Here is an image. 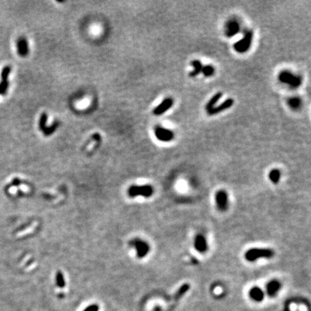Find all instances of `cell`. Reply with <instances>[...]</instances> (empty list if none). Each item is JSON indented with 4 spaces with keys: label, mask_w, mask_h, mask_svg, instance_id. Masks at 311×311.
<instances>
[{
    "label": "cell",
    "mask_w": 311,
    "mask_h": 311,
    "mask_svg": "<svg viewBox=\"0 0 311 311\" xmlns=\"http://www.w3.org/2000/svg\"><path fill=\"white\" fill-rule=\"evenodd\" d=\"M274 252L268 249H251L245 254V258L249 262H254L261 258H271L273 257Z\"/></svg>",
    "instance_id": "1"
},
{
    "label": "cell",
    "mask_w": 311,
    "mask_h": 311,
    "mask_svg": "<svg viewBox=\"0 0 311 311\" xmlns=\"http://www.w3.org/2000/svg\"><path fill=\"white\" fill-rule=\"evenodd\" d=\"M153 189L150 185H142V186L133 185L128 189V194L132 197L137 196L149 197L153 194Z\"/></svg>",
    "instance_id": "2"
},
{
    "label": "cell",
    "mask_w": 311,
    "mask_h": 311,
    "mask_svg": "<svg viewBox=\"0 0 311 311\" xmlns=\"http://www.w3.org/2000/svg\"><path fill=\"white\" fill-rule=\"evenodd\" d=\"M252 38L253 33L251 31L247 32L242 39H241L239 41L235 43L234 45H233V48H234L236 51L239 53V54H244V53L248 51L251 47Z\"/></svg>",
    "instance_id": "3"
},
{
    "label": "cell",
    "mask_w": 311,
    "mask_h": 311,
    "mask_svg": "<svg viewBox=\"0 0 311 311\" xmlns=\"http://www.w3.org/2000/svg\"><path fill=\"white\" fill-rule=\"evenodd\" d=\"M279 79L281 82L289 84L292 87L297 88L302 84V78L301 76L293 75V74L288 71H282L279 74Z\"/></svg>",
    "instance_id": "4"
},
{
    "label": "cell",
    "mask_w": 311,
    "mask_h": 311,
    "mask_svg": "<svg viewBox=\"0 0 311 311\" xmlns=\"http://www.w3.org/2000/svg\"><path fill=\"white\" fill-rule=\"evenodd\" d=\"M131 245L136 250L137 256L139 258L145 257L150 250L148 243L140 238H135L132 240L131 241Z\"/></svg>",
    "instance_id": "5"
},
{
    "label": "cell",
    "mask_w": 311,
    "mask_h": 311,
    "mask_svg": "<svg viewBox=\"0 0 311 311\" xmlns=\"http://www.w3.org/2000/svg\"><path fill=\"white\" fill-rule=\"evenodd\" d=\"M155 136L158 140L163 142L172 141L174 137V132L170 130L163 128L162 127H157L155 129Z\"/></svg>",
    "instance_id": "6"
},
{
    "label": "cell",
    "mask_w": 311,
    "mask_h": 311,
    "mask_svg": "<svg viewBox=\"0 0 311 311\" xmlns=\"http://www.w3.org/2000/svg\"><path fill=\"white\" fill-rule=\"evenodd\" d=\"M215 201L218 208L221 211L225 210L228 206V194L225 191L220 190L216 193Z\"/></svg>",
    "instance_id": "7"
},
{
    "label": "cell",
    "mask_w": 311,
    "mask_h": 311,
    "mask_svg": "<svg viewBox=\"0 0 311 311\" xmlns=\"http://www.w3.org/2000/svg\"><path fill=\"white\" fill-rule=\"evenodd\" d=\"M233 102H234V101H233V99L231 98L227 99V100L224 101L223 102H222L220 105L213 107V109H211L210 110L207 111V114L209 115H215L216 114H218V113L223 112V111L228 110L229 108L232 107Z\"/></svg>",
    "instance_id": "8"
},
{
    "label": "cell",
    "mask_w": 311,
    "mask_h": 311,
    "mask_svg": "<svg viewBox=\"0 0 311 311\" xmlns=\"http://www.w3.org/2000/svg\"><path fill=\"white\" fill-rule=\"evenodd\" d=\"M174 104V101L172 98H166L164 100L161 102L160 105L157 106L155 109L153 110V114L155 115H161L163 113L166 112V111L168 110L171 107H172Z\"/></svg>",
    "instance_id": "9"
},
{
    "label": "cell",
    "mask_w": 311,
    "mask_h": 311,
    "mask_svg": "<svg viewBox=\"0 0 311 311\" xmlns=\"http://www.w3.org/2000/svg\"><path fill=\"white\" fill-rule=\"evenodd\" d=\"M17 49L19 55L21 57H25L28 55L30 49H29L28 40L25 38L20 37L18 38L17 41Z\"/></svg>",
    "instance_id": "10"
},
{
    "label": "cell",
    "mask_w": 311,
    "mask_h": 311,
    "mask_svg": "<svg viewBox=\"0 0 311 311\" xmlns=\"http://www.w3.org/2000/svg\"><path fill=\"white\" fill-rule=\"evenodd\" d=\"M194 249L200 253L205 252L207 249V243L205 238L202 235L198 234L195 236L194 241Z\"/></svg>",
    "instance_id": "11"
},
{
    "label": "cell",
    "mask_w": 311,
    "mask_h": 311,
    "mask_svg": "<svg viewBox=\"0 0 311 311\" xmlns=\"http://www.w3.org/2000/svg\"><path fill=\"white\" fill-rule=\"evenodd\" d=\"M239 31V25L237 22L231 21L228 23L227 25V30H226V35L228 38H231L237 34Z\"/></svg>",
    "instance_id": "12"
},
{
    "label": "cell",
    "mask_w": 311,
    "mask_h": 311,
    "mask_svg": "<svg viewBox=\"0 0 311 311\" xmlns=\"http://www.w3.org/2000/svg\"><path fill=\"white\" fill-rule=\"evenodd\" d=\"M280 287L281 284L278 281L272 280L271 282H269L267 287V293H268L269 295L270 296L275 295L277 293V292H278L279 290V289H280Z\"/></svg>",
    "instance_id": "13"
},
{
    "label": "cell",
    "mask_w": 311,
    "mask_h": 311,
    "mask_svg": "<svg viewBox=\"0 0 311 311\" xmlns=\"http://www.w3.org/2000/svg\"><path fill=\"white\" fill-rule=\"evenodd\" d=\"M249 295L253 300L256 301H262L264 298V293L261 289L255 287L250 290Z\"/></svg>",
    "instance_id": "14"
},
{
    "label": "cell",
    "mask_w": 311,
    "mask_h": 311,
    "mask_svg": "<svg viewBox=\"0 0 311 311\" xmlns=\"http://www.w3.org/2000/svg\"><path fill=\"white\" fill-rule=\"evenodd\" d=\"M191 65L194 67V70L190 72L189 76L195 77L197 75H199L200 73H202V69L203 66H202V63L200 61H198V60H194V61L191 62Z\"/></svg>",
    "instance_id": "15"
},
{
    "label": "cell",
    "mask_w": 311,
    "mask_h": 311,
    "mask_svg": "<svg viewBox=\"0 0 311 311\" xmlns=\"http://www.w3.org/2000/svg\"><path fill=\"white\" fill-rule=\"evenodd\" d=\"M222 95H223L222 92H218V93H216L215 95L213 97L209 100V102L206 104V106H205V110H206L207 112V111L210 110L211 109H213V107H215L216 103L218 102L219 100H220V99L222 97Z\"/></svg>",
    "instance_id": "16"
},
{
    "label": "cell",
    "mask_w": 311,
    "mask_h": 311,
    "mask_svg": "<svg viewBox=\"0 0 311 311\" xmlns=\"http://www.w3.org/2000/svg\"><path fill=\"white\" fill-rule=\"evenodd\" d=\"M190 286L189 284H184L182 286L180 287V288L176 293L174 299L175 300H179V299L186 294L187 292L189 290Z\"/></svg>",
    "instance_id": "17"
},
{
    "label": "cell",
    "mask_w": 311,
    "mask_h": 311,
    "mask_svg": "<svg viewBox=\"0 0 311 311\" xmlns=\"http://www.w3.org/2000/svg\"><path fill=\"white\" fill-rule=\"evenodd\" d=\"M59 126V122L55 121L52 125H50L49 127H46L45 129L43 131V135L45 136H49L50 135H52L54 132L56 131L58 127Z\"/></svg>",
    "instance_id": "18"
},
{
    "label": "cell",
    "mask_w": 311,
    "mask_h": 311,
    "mask_svg": "<svg viewBox=\"0 0 311 311\" xmlns=\"http://www.w3.org/2000/svg\"><path fill=\"white\" fill-rule=\"evenodd\" d=\"M280 172L278 169H273L269 172V179L273 183H277L280 179Z\"/></svg>",
    "instance_id": "19"
},
{
    "label": "cell",
    "mask_w": 311,
    "mask_h": 311,
    "mask_svg": "<svg viewBox=\"0 0 311 311\" xmlns=\"http://www.w3.org/2000/svg\"><path fill=\"white\" fill-rule=\"evenodd\" d=\"M47 121H48V115L46 113H43V114L40 115L39 122H38V126H39V129L40 131H43L45 129V127H47Z\"/></svg>",
    "instance_id": "20"
},
{
    "label": "cell",
    "mask_w": 311,
    "mask_h": 311,
    "mask_svg": "<svg viewBox=\"0 0 311 311\" xmlns=\"http://www.w3.org/2000/svg\"><path fill=\"white\" fill-rule=\"evenodd\" d=\"M202 73L205 77H210L213 76L215 73V69L212 66H205L202 67Z\"/></svg>",
    "instance_id": "21"
},
{
    "label": "cell",
    "mask_w": 311,
    "mask_h": 311,
    "mask_svg": "<svg viewBox=\"0 0 311 311\" xmlns=\"http://www.w3.org/2000/svg\"><path fill=\"white\" fill-rule=\"evenodd\" d=\"M11 67L9 66H4L1 72V80L7 81L8 80L9 76L11 73Z\"/></svg>",
    "instance_id": "22"
},
{
    "label": "cell",
    "mask_w": 311,
    "mask_h": 311,
    "mask_svg": "<svg viewBox=\"0 0 311 311\" xmlns=\"http://www.w3.org/2000/svg\"><path fill=\"white\" fill-rule=\"evenodd\" d=\"M9 81L1 80L0 81V95H5L9 89Z\"/></svg>",
    "instance_id": "23"
},
{
    "label": "cell",
    "mask_w": 311,
    "mask_h": 311,
    "mask_svg": "<svg viewBox=\"0 0 311 311\" xmlns=\"http://www.w3.org/2000/svg\"><path fill=\"white\" fill-rule=\"evenodd\" d=\"M300 100L298 97H293L289 100L288 104L293 109H297L300 105Z\"/></svg>",
    "instance_id": "24"
},
{
    "label": "cell",
    "mask_w": 311,
    "mask_h": 311,
    "mask_svg": "<svg viewBox=\"0 0 311 311\" xmlns=\"http://www.w3.org/2000/svg\"><path fill=\"white\" fill-rule=\"evenodd\" d=\"M56 282L57 284L59 287H64L65 285V281L64 278L63 274H61V272H57L56 274Z\"/></svg>",
    "instance_id": "25"
}]
</instances>
